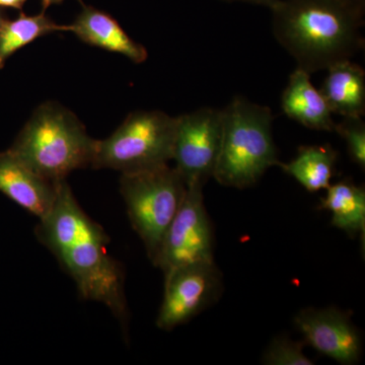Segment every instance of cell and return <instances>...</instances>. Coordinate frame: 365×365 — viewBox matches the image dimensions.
<instances>
[{
  "label": "cell",
  "instance_id": "6da1fadb",
  "mask_svg": "<svg viewBox=\"0 0 365 365\" xmlns=\"http://www.w3.org/2000/svg\"><path fill=\"white\" fill-rule=\"evenodd\" d=\"M38 240L73 279L83 299L105 304L126 328L128 309L121 264L109 254V235L81 209L66 180L36 228Z\"/></svg>",
  "mask_w": 365,
  "mask_h": 365
},
{
  "label": "cell",
  "instance_id": "7a4b0ae2",
  "mask_svg": "<svg viewBox=\"0 0 365 365\" xmlns=\"http://www.w3.org/2000/svg\"><path fill=\"white\" fill-rule=\"evenodd\" d=\"M270 9L274 37L309 74L364 48V16L342 0H276Z\"/></svg>",
  "mask_w": 365,
  "mask_h": 365
},
{
  "label": "cell",
  "instance_id": "3957f363",
  "mask_svg": "<svg viewBox=\"0 0 365 365\" xmlns=\"http://www.w3.org/2000/svg\"><path fill=\"white\" fill-rule=\"evenodd\" d=\"M97 140L71 110L46 102L34 111L9 150L49 181L91 167Z\"/></svg>",
  "mask_w": 365,
  "mask_h": 365
},
{
  "label": "cell",
  "instance_id": "277c9868",
  "mask_svg": "<svg viewBox=\"0 0 365 365\" xmlns=\"http://www.w3.org/2000/svg\"><path fill=\"white\" fill-rule=\"evenodd\" d=\"M222 110V143L213 178L222 186L246 189L270 168L279 167L272 112L242 96Z\"/></svg>",
  "mask_w": 365,
  "mask_h": 365
},
{
  "label": "cell",
  "instance_id": "5b68a950",
  "mask_svg": "<svg viewBox=\"0 0 365 365\" xmlns=\"http://www.w3.org/2000/svg\"><path fill=\"white\" fill-rule=\"evenodd\" d=\"M186 192V182L175 167L169 165L122 174L120 178V193L132 227L153 263Z\"/></svg>",
  "mask_w": 365,
  "mask_h": 365
},
{
  "label": "cell",
  "instance_id": "8992f818",
  "mask_svg": "<svg viewBox=\"0 0 365 365\" xmlns=\"http://www.w3.org/2000/svg\"><path fill=\"white\" fill-rule=\"evenodd\" d=\"M177 117L158 110L131 113L108 138L97 140L93 169L121 174L169 165Z\"/></svg>",
  "mask_w": 365,
  "mask_h": 365
},
{
  "label": "cell",
  "instance_id": "52a82bcc",
  "mask_svg": "<svg viewBox=\"0 0 365 365\" xmlns=\"http://www.w3.org/2000/svg\"><path fill=\"white\" fill-rule=\"evenodd\" d=\"M203 188L198 184L187 186L184 201L153 263L163 273L179 266L215 261V235L204 204Z\"/></svg>",
  "mask_w": 365,
  "mask_h": 365
},
{
  "label": "cell",
  "instance_id": "ba28073f",
  "mask_svg": "<svg viewBox=\"0 0 365 365\" xmlns=\"http://www.w3.org/2000/svg\"><path fill=\"white\" fill-rule=\"evenodd\" d=\"M165 274V292L157 326L174 330L215 304L223 292L222 275L215 261L170 269Z\"/></svg>",
  "mask_w": 365,
  "mask_h": 365
},
{
  "label": "cell",
  "instance_id": "9c48e42d",
  "mask_svg": "<svg viewBox=\"0 0 365 365\" xmlns=\"http://www.w3.org/2000/svg\"><path fill=\"white\" fill-rule=\"evenodd\" d=\"M222 134V110L204 107L177 117L172 160L187 186L213 178Z\"/></svg>",
  "mask_w": 365,
  "mask_h": 365
},
{
  "label": "cell",
  "instance_id": "30bf717a",
  "mask_svg": "<svg viewBox=\"0 0 365 365\" xmlns=\"http://www.w3.org/2000/svg\"><path fill=\"white\" fill-rule=\"evenodd\" d=\"M294 323L304 342L321 354L341 364L359 361L362 339L350 314L336 307H309L295 316Z\"/></svg>",
  "mask_w": 365,
  "mask_h": 365
},
{
  "label": "cell",
  "instance_id": "8fae6325",
  "mask_svg": "<svg viewBox=\"0 0 365 365\" xmlns=\"http://www.w3.org/2000/svg\"><path fill=\"white\" fill-rule=\"evenodd\" d=\"M58 182L41 176L11 150L0 153V192L39 220L51 210Z\"/></svg>",
  "mask_w": 365,
  "mask_h": 365
},
{
  "label": "cell",
  "instance_id": "7c38bea8",
  "mask_svg": "<svg viewBox=\"0 0 365 365\" xmlns=\"http://www.w3.org/2000/svg\"><path fill=\"white\" fill-rule=\"evenodd\" d=\"M66 29L86 44L123 55L134 63H143L148 59L143 45L129 37L113 16L95 7L83 6L76 21Z\"/></svg>",
  "mask_w": 365,
  "mask_h": 365
},
{
  "label": "cell",
  "instance_id": "4fadbf2b",
  "mask_svg": "<svg viewBox=\"0 0 365 365\" xmlns=\"http://www.w3.org/2000/svg\"><path fill=\"white\" fill-rule=\"evenodd\" d=\"M281 108L290 119L313 130L334 132L333 113L311 81V74L297 67L281 96Z\"/></svg>",
  "mask_w": 365,
  "mask_h": 365
},
{
  "label": "cell",
  "instance_id": "5bb4252c",
  "mask_svg": "<svg viewBox=\"0 0 365 365\" xmlns=\"http://www.w3.org/2000/svg\"><path fill=\"white\" fill-rule=\"evenodd\" d=\"M321 88L333 114L362 117L365 114V71L351 59L329 67Z\"/></svg>",
  "mask_w": 365,
  "mask_h": 365
},
{
  "label": "cell",
  "instance_id": "9a60e30c",
  "mask_svg": "<svg viewBox=\"0 0 365 365\" xmlns=\"http://www.w3.org/2000/svg\"><path fill=\"white\" fill-rule=\"evenodd\" d=\"M319 208L332 215L334 227L345 232L350 237L365 230V190L354 182L341 181L330 185Z\"/></svg>",
  "mask_w": 365,
  "mask_h": 365
},
{
  "label": "cell",
  "instance_id": "2e32d148",
  "mask_svg": "<svg viewBox=\"0 0 365 365\" xmlns=\"http://www.w3.org/2000/svg\"><path fill=\"white\" fill-rule=\"evenodd\" d=\"M337 160V151L330 144L304 145L292 162L280 163L279 168L307 191L314 193L330 186Z\"/></svg>",
  "mask_w": 365,
  "mask_h": 365
},
{
  "label": "cell",
  "instance_id": "e0dca14e",
  "mask_svg": "<svg viewBox=\"0 0 365 365\" xmlns=\"http://www.w3.org/2000/svg\"><path fill=\"white\" fill-rule=\"evenodd\" d=\"M66 26L57 25L45 11L35 16L21 14L13 21L6 20L0 29V69L14 53L38 38L54 32H66Z\"/></svg>",
  "mask_w": 365,
  "mask_h": 365
},
{
  "label": "cell",
  "instance_id": "ac0fdd59",
  "mask_svg": "<svg viewBox=\"0 0 365 365\" xmlns=\"http://www.w3.org/2000/svg\"><path fill=\"white\" fill-rule=\"evenodd\" d=\"M304 342L277 337L265 350L262 364L266 365H313L304 352Z\"/></svg>",
  "mask_w": 365,
  "mask_h": 365
},
{
  "label": "cell",
  "instance_id": "d6986e66",
  "mask_svg": "<svg viewBox=\"0 0 365 365\" xmlns=\"http://www.w3.org/2000/svg\"><path fill=\"white\" fill-rule=\"evenodd\" d=\"M334 131L344 139L352 162L364 170L365 123L362 117H343L339 123L335 124Z\"/></svg>",
  "mask_w": 365,
  "mask_h": 365
},
{
  "label": "cell",
  "instance_id": "ffe728a7",
  "mask_svg": "<svg viewBox=\"0 0 365 365\" xmlns=\"http://www.w3.org/2000/svg\"><path fill=\"white\" fill-rule=\"evenodd\" d=\"M348 6L351 7L355 13L364 16L365 14V0H342Z\"/></svg>",
  "mask_w": 365,
  "mask_h": 365
},
{
  "label": "cell",
  "instance_id": "44dd1931",
  "mask_svg": "<svg viewBox=\"0 0 365 365\" xmlns=\"http://www.w3.org/2000/svg\"><path fill=\"white\" fill-rule=\"evenodd\" d=\"M26 0H0V9L1 7H11L14 9H23Z\"/></svg>",
  "mask_w": 365,
  "mask_h": 365
},
{
  "label": "cell",
  "instance_id": "7402d4cb",
  "mask_svg": "<svg viewBox=\"0 0 365 365\" xmlns=\"http://www.w3.org/2000/svg\"><path fill=\"white\" fill-rule=\"evenodd\" d=\"M225 1H240L247 2V4H259V6H265L270 7L272 4H275L276 0H225Z\"/></svg>",
  "mask_w": 365,
  "mask_h": 365
},
{
  "label": "cell",
  "instance_id": "603a6c76",
  "mask_svg": "<svg viewBox=\"0 0 365 365\" xmlns=\"http://www.w3.org/2000/svg\"><path fill=\"white\" fill-rule=\"evenodd\" d=\"M63 0H42L43 11H45L48 7L53 6V4H59Z\"/></svg>",
  "mask_w": 365,
  "mask_h": 365
},
{
  "label": "cell",
  "instance_id": "cb8c5ba5",
  "mask_svg": "<svg viewBox=\"0 0 365 365\" xmlns=\"http://www.w3.org/2000/svg\"><path fill=\"white\" fill-rule=\"evenodd\" d=\"M6 20L7 19L6 18V16H4V14L0 11V29L2 28V26L4 25V23H6Z\"/></svg>",
  "mask_w": 365,
  "mask_h": 365
}]
</instances>
